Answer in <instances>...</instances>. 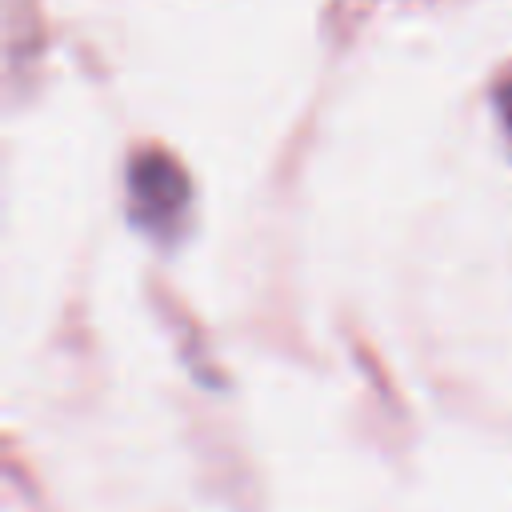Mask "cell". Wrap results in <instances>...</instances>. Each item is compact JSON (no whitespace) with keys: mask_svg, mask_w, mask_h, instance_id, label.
Here are the masks:
<instances>
[{"mask_svg":"<svg viewBox=\"0 0 512 512\" xmlns=\"http://www.w3.org/2000/svg\"><path fill=\"white\" fill-rule=\"evenodd\" d=\"M132 204L140 220H168L184 204V176L168 156H140L132 168Z\"/></svg>","mask_w":512,"mask_h":512,"instance_id":"1","label":"cell"},{"mask_svg":"<svg viewBox=\"0 0 512 512\" xmlns=\"http://www.w3.org/2000/svg\"><path fill=\"white\" fill-rule=\"evenodd\" d=\"M500 112H504V124L512 128V76H508V84L500 88Z\"/></svg>","mask_w":512,"mask_h":512,"instance_id":"2","label":"cell"}]
</instances>
